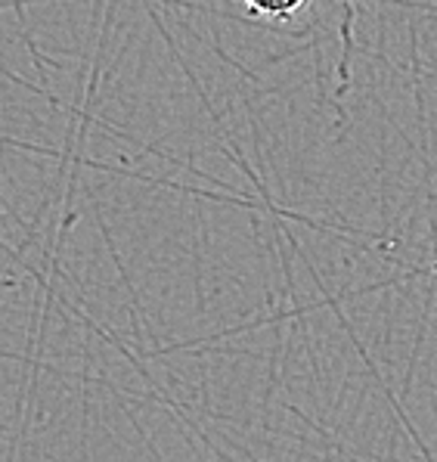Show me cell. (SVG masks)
Segmentation results:
<instances>
[{
  "label": "cell",
  "mask_w": 437,
  "mask_h": 462,
  "mask_svg": "<svg viewBox=\"0 0 437 462\" xmlns=\"http://www.w3.org/2000/svg\"><path fill=\"white\" fill-rule=\"evenodd\" d=\"M305 10V4H283V6H258V4H245V13L251 19H260V23H288L292 16Z\"/></svg>",
  "instance_id": "obj_1"
}]
</instances>
